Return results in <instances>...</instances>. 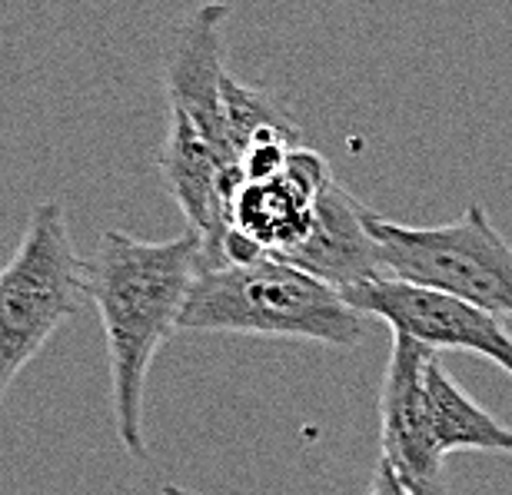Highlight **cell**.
<instances>
[{"instance_id": "1", "label": "cell", "mask_w": 512, "mask_h": 495, "mask_svg": "<svg viewBox=\"0 0 512 495\" xmlns=\"http://www.w3.org/2000/svg\"><path fill=\"white\" fill-rule=\"evenodd\" d=\"M203 263L200 236L187 230L170 240H137L107 230L87 263V296L107 336L117 436L130 456H147L143 399L160 346L177 333L180 313Z\"/></svg>"}, {"instance_id": "2", "label": "cell", "mask_w": 512, "mask_h": 495, "mask_svg": "<svg viewBox=\"0 0 512 495\" xmlns=\"http://www.w3.org/2000/svg\"><path fill=\"white\" fill-rule=\"evenodd\" d=\"M177 329L353 349L363 343L366 316L330 283L263 253L200 266Z\"/></svg>"}, {"instance_id": "3", "label": "cell", "mask_w": 512, "mask_h": 495, "mask_svg": "<svg viewBox=\"0 0 512 495\" xmlns=\"http://www.w3.org/2000/svg\"><path fill=\"white\" fill-rule=\"evenodd\" d=\"M87 260H80L57 200L30 210L10 263L0 270V399L50 336L84 309Z\"/></svg>"}, {"instance_id": "4", "label": "cell", "mask_w": 512, "mask_h": 495, "mask_svg": "<svg viewBox=\"0 0 512 495\" xmlns=\"http://www.w3.org/2000/svg\"><path fill=\"white\" fill-rule=\"evenodd\" d=\"M386 276L459 296L489 316H512V246L479 203L443 226H406L370 213Z\"/></svg>"}, {"instance_id": "5", "label": "cell", "mask_w": 512, "mask_h": 495, "mask_svg": "<svg viewBox=\"0 0 512 495\" xmlns=\"http://www.w3.org/2000/svg\"><path fill=\"white\" fill-rule=\"evenodd\" d=\"M343 299L356 313L383 319L393 333L413 339L433 353L439 349L476 353L496 363L512 379V333L496 316L483 313L466 299L393 280V276L353 286L343 293Z\"/></svg>"}, {"instance_id": "6", "label": "cell", "mask_w": 512, "mask_h": 495, "mask_svg": "<svg viewBox=\"0 0 512 495\" xmlns=\"http://www.w3.org/2000/svg\"><path fill=\"white\" fill-rule=\"evenodd\" d=\"M433 359V349L393 333L380 389L383 462L413 495H446V456L436 446L426 399V369Z\"/></svg>"}, {"instance_id": "7", "label": "cell", "mask_w": 512, "mask_h": 495, "mask_svg": "<svg viewBox=\"0 0 512 495\" xmlns=\"http://www.w3.org/2000/svg\"><path fill=\"white\" fill-rule=\"evenodd\" d=\"M333 180L330 167L316 150L296 147L286 167L270 180L243 183L230 216V236L223 260L243 263L253 256H283L310 230L316 200ZM220 260V263H223Z\"/></svg>"}, {"instance_id": "8", "label": "cell", "mask_w": 512, "mask_h": 495, "mask_svg": "<svg viewBox=\"0 0 512 495\" xmlns=\"http://www.w3.org/2000/svg\"><path fill=\"white\" fill-rule=\"evenodd\" d=\"M230 7L220 0H207L183 20L173 37L167 64V100L170 113L187 120L213 150L240 163V150L233 143L223 87L230 70L223 64V24Z\"/></svg>"}, {"instance_id": "9", "label": "cell", "mask_w": 512, "mask_h": 495, "mask_svg": "<svg viewBox=\"0 0 512 495\" xmlns=\"http://www.w3.org/2000/svg\"><path fill=\"white\" fill-rule=\"evenodd\" d=\"M370 213L366 206L343 190L340 183L330 180L316 200L310 230L303 240L286 250L276 260L296 266V270L330 283L333 290H353V286L383 280L386 266L370 233Z\"/></svg>"}, {"instance_id": "10", "label": "cell", "mask_w": 512, "mask_h": 495, "mask_svg": "<svg viewBox=\"0 0 512 495\" xmlns=\"http://www.w3.org/2000/svg\"><path fill=\"white\" fill-rule=\"evenodd\" d=\"M426 399H429V419H433L436 446L443 456L463 452V449L509 452L512 456V429L503 426L496 416H489V412L439 366V356L426 369Z\"/></svg>"}, {"instance_id": "11", "label": "cell", "mask_w": 512, "mask_h": 495, "mask_svg": "<svg viewBox=\"0 0 512 495\" xmlns=\"http://www.w3.org/2000/svg\"><path fill=\"white\" fill-rule=\"evenodd\" d=\"M366 495H413V492H409L403 482L396 479V472L380 459V466H376V472H373V482H370V489H366Z\"/></svg>"}, {"instance_id": "12", "label": "cell", "mask_w": 512, "mask_h": 495, "mask_svg": "<svg viewBox=\"0 0 512 495\" xmlns=\"http://www.w3.org/2000/svg\"><path fill=\"white\" fill-rule=\"evenodd\" d=\"M163 495H200V492H190V489H180V486H163Z\"/></svg>"}]
</instances>
